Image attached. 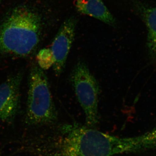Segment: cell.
<instances>
[{
  "label": "cell",
  "instance_id": "1",
  "mask_svg": "<svg viewBox=\"0 0 156 156\" xmlns=\"http://www.w3.org/2000/svg\"><path fill=\"white\" fill-rule=\"evenodd\" d=\"M145 146L143 136L118 137L74 122L61 125L53 134L24 140L18 150L34 156H114Z\"/></svg>",
  "mask_w": 156,
  "mask_h": 156
},
{
  "label": "cell",
  "instance_id": "2",
  "mask_svg": "<svg viewBox=\"0 0 156 156\" xmlns=\"http://www.w3.org/2000/svg\"><path fill=\"white\" fill-rule=\"evenodd\" d=\"M41 24L39 14L30 9H14L0 26V55H31L40 42Z\"/></svg>",
  "mask_w": 156,
  "mask_h": 156
},
{
  "label": "cell",
  "instance_id": "3",
  "mask_svg": "<svg viewBox=\"0 0 156 156\" xmlns=\"http://www.w3.org/2000/svg\"><path fill=\"white\" fill-rule=\"evenodd\" d=\"M58 114L44 70L35 64L30 70L25 122L31 126L52 125Z\"/></svg>",
  "mask_w": 156,
  "mask_h": 156
},
{
  "label": "cell",
  "instance_id": "4",
  "mask_svg": "<svg viewBox=\"0 0 156 156\" xmlns=\"http://www.w3.org/2000/svg\"><path fill=\"white\" fill-rule=\"evenodd\" d=\"M70 81L76 96L86 117V126L94 128L99 122L98 98L100 87L83 61H79L70 75Z\"/></svg>",
  "mask_w": 156,
  "mask_h": 156
},
{
  "label": "cell",
  "instance_id": "5",
  "mask_svg": "<svg viewBox=\"0 0 156 156\" xmlns=\"http://www.w3.org/2000/svg\"><path fill=\"white\" fill-rule=\"evenodd\" d=\"M77 22L74 16L67 18L62 24L53 40L50 50L54 58L53 70L56 76L60 75L65 67L74 40Z\"/></svg>",
  "mask_w": 156,
  "mask_h": 156
},
{
  "label": "cell",
  "instance_id": "6",
  "mask_svg": "<svg viewBox=\"0 0 156 156\" xmlns=\"http://www.w3.org/2000/svg\"><path fill=\"white\" fill-rule=\"evenodd\" d=\"M23 76L21 72L17 73L0 85V122L11 123L18 114Z\"/></svg>",
  "mask_w": 156,
  "mask_h": 156
},
{
  "label": "cell",
  "instance_id": "7",
  "mask_svg": "<svg viewBox=\"0 0 156 156\" xmlns=\"http://www.w3.org/2000/svg\"><path fill=\"white\" fill-rule=\"evenodd\" d=\"M130 1L145 23L147 31L148 49L152 58L156 60V5H147L138 0Z\"/></svg>",
  "mask_w": 156,
  "mask_h": 156
},
{
  "label": "cell",
  "instance_id": "8",
  "mask_svg": "<svg viewBox=\"0 0 156 156\" xmlns=\"http://www.w3.org/2000/svg\"><path fill=\"white\" fill-rule=\"evenodd\" d=\"M77 11L82 14L88 15L115 27L117 22L102 0H76Z\"/></svg>",
  "mask_w": 156,
  "mask_h": 156
},
{
  "label": "cell",
  "instance_id": "9",
  "mask_svg": "<svg viewBox=\"0 0 156 156\" xmlns=\"http://www.w3.org/2000/svg\"><path fill=\"white\" fill-rule=\"evenodd\" d=\"M39 67L43 70L49 69L53 66L54 58L50 49L44 48L39 51L37 55Z\"/></svg>",
  "mask_w": 156,
  "mask_h": 156
}]
</instances>
